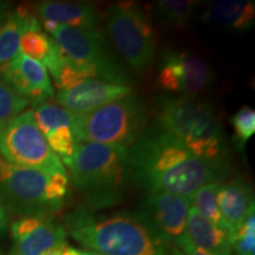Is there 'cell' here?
I'll return each mask as SVG.
<instances>
[{
    "label": "cell",
    "mask_w": 255,
    "mask_h": 255,
    "mask_svg": "<svg viewBox=\"0 0 255 255\" xmlns=\"http://www.w3.org/2000/svg\"><path fill=\"white\" fill-rule=\"evenodd\" d=\"M214 72L205 59L189 51H164L158 64L157 85L175 96L196 97L209 87Z\"/></svg>",
    "instance_id": "10"
},
{
    "label": "cell",
    "mask_w": 255,
    "mask_h": 255,
    "mask_svg": "<svg viewBox=\"0 0 255 255\" xmlns=\"http://www.w3.org/2000/svg\"><path fill=\"white\" fill-rule=\"evenodd\" d=\"M9 223V216L7 210L4 208V206L0 203V237L5 234V232L7 231Z\"/></svg>",
    "instance_id": "29"
},
{
    "label": "cell",
    "mask_w": 255,
    "mask_h": 255,
    "mask_svg": "<svg viewBox=\"0 0 255 255\" xmlns=\"http://www.w3.org/2000/svg\"><path fill=\"white\" fill-rule=\"evenodd\" d=\"M151 124L180 141L196 157L229 163L225 132L208 101L189 96H159Z\"/></svg>",
    "instance_id": "3"
},
{
    "label": "cell",
    "mask_w": 255,
    "mask_h": 255,
    "mask_svg": "<svg viewBox=\"0 0 255 255\" xmlns=\"http://www.w3.org/2000/svg\"><path fill=\"white\" fill-rule=\"evenodd\" d=\"M132 88L101 79H87L68 90L58 91L56 103L76 115L91 113L131 94Z\"/></svg>",
    "instance_id": "14"
},
{
    "label": "cell",
    "mask_w": 255,
    "mask_h": 255,
    "mask_svg": "<svg viewBox=\"0 0 255 255\" xmlns=\"http://www.w3.org/2000/svg\"><path fill=\"white\" fill-rule=\"evenodd\" d=\"M0 255H2V253H1V251H0Z\"/></svg>",
    "instance_id": "32"
},
{
    "label": "cell",
    "mask_w": 255,
    "mask_h": 255,
    "mask_svg": "<svg viewBox=\"0 0 255 255\" xmlns=\"http://www.w3.org/2000/svg\"><path fill=\"white\" fill-rule=\"evenodd\" d=\"M218 206L227 229L232 235L254 210L252 186L244 177L233 176L222 181L218 190Z\"/></svg>",
    "instance_id": "15"
},
{
    "label": "cell",
    "mask_w": 255,
    "mask_h": 255,
    "mask_svg": "<svg viewBox=\"0 0 255 255\" xmlns=\"http://www.w3.org/2000/svg\"><path fill=\"white\" fill-rule=\"evenodd\" d=\"M105 27L111 46L129 68L145 72L155 58V33L144 11L136 2L121 1L107 9Z\"/></svg>",
    "instance_id": "7"
},
{
    "label": "cell",
    "mask_w": 255,
    "mask_h": 255,
    "mask_svg": "<svg viewBox=\"0 0 255 255\" xmlns=\"http://www.w3.org/2000/svg\"><path fill=\"white\" fill-rule=\"evenodd\" d=\"M51 76H52L58 91L68 90V89L75 87V85L79 84L83 81H87V79H98L94 70L73 62L65 55H64L58 69Z\"/></svg>",
    "instance_id": "23"
},
{
    "label": "cell",
    "mask_w": 255,
    "mask_h": 255,
    "mask_svg": "<svg viewBox=\"0 0 255 255\" xmlns=\"http://www.w3.org/2000/svg\"><path fill=\"white\" fill-rule=\"evenodd\" d=\"M150 113L135 92L91 113L76 115L71 130L76 143L129 149L148 128Z\"/></svg>",
    "instance_id": "6"
},
{
    "label": "cell",
    "mask_w": 255,
    "mask_h": 255,
    "mask_svg": "<svg viewBox=\"0 0 255 255\" xmlns=\"http://www.w3.org/2000/svg\"><path fill=\"white\" fill-rule=\"evenodd\" d=\"M127 164L130 184L148 194H173L189 200L200 187L222 182L231 173L229 163L196 157L152 124L128 149Z\"/></svg>",
    "instance_id": "1"
},
{
    "label": "cell",
    "mask_w": 255,
    "mask_h": 255,
    "mask_svg": "<svg viewBox=\"0 0 255 255\" xmlns=\"http://www.w3.org/2000/svg\"><path fill=\"white\" fill-rule=\"evenodd\" d=\"M36 18L37 15L27 6H18L8 11L0 24V66L9 63L20 53L21 36Z\"/></svg>",
    "instance_id": "20"
},
{
    "label": "cell",
    "mask_w": 255,
    "mask_h": 255,
    "mask_svg": "<svg viewBox=\"0 0 255 255\" xmlns=\"http://www.w3.org/2000/svg\"><path fill=\"white\" fill-rule=\"evenodd\" d=\"M70 195L66 174H45L20 168L0 156V203L7 213L20 216H46L60 212Z\"/></svg>",
    "instance_id": "5"
},
{
    "label": "cell",
    "mask_w": 255,
    "mask_h": 255,
    "mask_svg": "<svg viewBox=\"0 0 255 255\" xmlns=\"http://www.w3.org/2000/svg\"><path fill=\"white\" fill-rule=\"evenodd\" d=\"M9 11V2H6V1H0V24L2 23V20H4L6 14L8 13Z\"/></svg>",
    "instance_id": "31"
},
{
    "label": "cell",
    "mask_w": 255,
    "mask_h": 255,
    "mask_svg": "<svg viewBox=\"0 0 255 255\" xmlns=\"http://www.w3.org/2000/svg\"><path fill=\"white\" fill-rule=\"evenodd\" d=\"M176 248L178 250V252H180L181 255H212L199 250V248H196L195 246H193V245L188 241L187 237L177 245Z\"/></svg>",
    "instance_id": "28"
},
{
    "label": "cell",
    "mask_w": 255,
    "mask_h": 255,
    "mask_svg": "<svg viewBox=\"0 0 255 255\" xmlns=\"http://www.w3.org/2000/svg\"><path fill=\"white\" fill-rule=\"evenodd\" d=\"M8 255H62L69 246L63 223L53 215L24 216L11 225Z\"/></svg>",
    "instance_id": "12"
},
{
    "label": "cell",
    "mask_w": 255,
    "mask_h": 255,
    "mask_svg": "<svg viewBox=\"0 0 255 255\" xmlns=\"http://www.w3.org/2000/svg\"><path fill=\"white\" fill-rule=\"evenodd\" d=\"M33 109L34 120L43 135L58 127H72L76 117V114L70 113L59 105L50 103V102L37 105Z\"/></svg>",
    "instance_id": "24"
},
{
    "label": "cell",
    "mask_w": 255,
    "mask_h": 255,
    "mask_svg": "<svg viewBox=\"0 0 255 255\" xmlns=\"http://www.w3.org/2000/svg\"><path fill=\"white\" fill-rule=\"evenodd\" d=\"M128 149L119 146L77 143L66 167L71 174L82 206L91 210L107 209L122 201L129 182Z\"/></svg>",
    "instance_id": "4"
},
{
    "label": "cell",
    "mask_w": 255,
    "mask_h": 255,
    "mask_svg": "<svg viewBox=\"0 0 255 255\" xmlns=\"http://www.w3.org/2000/svg\"><path fill=\"white\" fill-rule=\"evenodd\" d=\"M19 52L40 63L51 75L56 72L64 57L55 39L43 31L38 18L32 21L21 36Z\"/></svg>",
    "instance_id": "19"
},
{
    "label": "cell",
    "mask_w": 255,
    "mask_h": 255,
    "mask_svg": "<svg viewBox=\"0 0 255 255\" xmlns=\"http://www.w3.org/2000/svg\"><path fill=\"white\" fill-rule=\"evenodd\" d=\"M232 251L235 255H255V213L252 210L232 235Z\"/></svg>",
    "instance_id": "27"
},
{
    "label": "cell",
    "mask_w": 255,
    "mask_h": 255,
    "mask_svg": "<svg viewBox=\"0 0 255 255\" xmlns=\"http://www.w3.org/2000/svg\"><path fill=\"white\" fill-rule=\"evenodd\" d=\"M221 182H210L200 187L190 199V205L195 207V209L203 218L208 220L210 223L216 227L223 229L229 234L227 226L223 221L221 213L218 206V190ZM231 235V234H229Z\"/></svg>",
    "instance_id": "21"
},
{
    "label": "cell",
    "mask_w": 255,
    "mask_h": 255,
    "mask_svg": "<svg viewBox=\"0 0 255 255\" xmlns=\"http://www.w3.org/2000/svg\"><path fill=\"white\" fill-rule=\"evenodd\" d=\"M30 105V103L17 94L13 89L0 77V123L13 119Z\"/></svg>",
    "instance_id": "25"
},
{
    "label": "cell",
    "mask_w": 255,
    "mask_h": 255,
    "mask_svg": "<svg viewBox=\"0 0 255 255\" xmlns=\"http://www.w3.org/2000/svg\"><path fill=\"white\" fill-rule=\"evenodd\" d=\"M50 34L64 55L94 70L98 79L130 87L131 76L100 28L84 30L57 24Z\"/></svg>",
    "instance_id": "9"
},
{
    "label": "cell",
    "mask_w": 255,
    "mask_h": 255,
    "mask_svg": "<svg viewBox=\"0 0 255 255\" xmlns=\"http://www.w3.org/2000/svg\"><path fill=\"white\" fill-rule=\"evenodd\" d=\"M202 20L232 31H250L254 26L255 2L250 0H218L210 2Z\"/></svg>",
    "instance_id": "18"
},
{
    "label": "cell",
    "mask_w": 255,
    "mask_h": 255,
    "mask_svg": "<svg viewBox=\"0 0 255 255\" xmlns=\"http://www.w3.org/2000/svg\"><path fill=\"white\" fill-rule=\"evenodd\" d=\"M62 255H101L95 253V252H90V251H85V250H79V248L69 246L63 251Z\"/></svg>",
    "instance_id": "30"
},
{
    "label": "cell",
    "mask_w": 255,
    "mask_h": 255,
    "mask_svg": "<svg viewBox=\"0 0 255 255\" xmlns=\"http://www.w3.org/2000/svg\"><path fill=\"white\" fill-rule=\"evenodd\" d=\"M0 77L33 108L55 97L47 70L40 63L21 53L0 66Z\"/></svg>",
    "instance_id": "13"
},
{
    "label": "cell",
    "mask_w": 255,
    "mask_h": 255,
    "mask_svg": "<svg viewBox=\"0 0 255 255\" xmlns=\"http://www.w3.org/2000/svg\"><path fill=\"white\" fill-rule=\"evenodd\" d=\"M63 226L85 251L101 255H181L132 213L97 215L81 205L64 216Z\"/></svg>",
    "instance_id": "2"
},
{
    "label": "cell",
    "mask_w": 255,
    "mask_h": 255,
    "mask_svg": "<svg viewBox=\"0 0 255 255\" xmlns=\"http://www.w3.org/2000/svg\"><path fill=\"white\" fill-rule=\"evenodd\" d=\"M232 124L234 128V141L239 150L245 149L247 142L255 132V111L251 107H242L233 115Z\"/></svg>",
    "instance_id": "26"
},
{
    "label": "cell",
    "mask_w": 255,
    "mask_h": 255,
    "mask_svg": "<svg viewBox=\"0 0 255 255\" xmlns=\"http://www.w3.org/2000/svg\"><path fill=\"white\" fill-rule=\"evenodd\" d=\"M37 18L50 20L64 26L96 30L101 21V14L96 6L88 2L39 1L33 6Z\"/></svg>",
    "instance_id": "16"
},
{
    "label": "cell",
    "mask_w": 255,
    "mask_h": 255,
    "mask_svg": "<svg viewBox=\"0 0 255 255\" xmlns=\"http://www.w3.org/2000/svg\"><path fill=\"white\" fill-rule=\"evenodd\" d=\"M186 237L193 246L212 255H233L231 235L203 218L190 205L186 222Z\"/></svg>",
    "instance_id": "17"
},
{
    "label": "cell",
    "mask_w": 255,
    "mask_h": 255,
    "mask_svg": "<svg viewBox=\"0 0 255 255\" xmlns=\"http://www.w3.org/2000/svg\"><path fill=\"white\" fill-rule=\"evenodd\" d=\"M190 200L173 194H149L132 215L158 238L176 247L186 238Z\"/></svg>",
    "instance_id": "11"
},
{
    "label": "cell",
    "mask_w": 255,
    "mask_h": 255,
    "mask_svg": "<svg viewBox=\"0 0 255 255\" xmlns=\"http://www.w3.org/2000/svg\"><path fill=\"white\" fill-rule=\"evenodd\" d=\"M200 5L201 1L194 0H157L154 4V12L162 20L183 27Z\"/></svg>",
    "instance_id": "22"
},
{
    "label": "cell",
    "mask_w": 255,
    "mask_h": 255,
    "mask_svg": "<svg viewBox=\"0 0 255 255\" xmlns=\"http://www.w3.org/2000/svg\"><path fill=\"white\" fill-rule=\"evenodd\" d=\"M0 156L15 167L49 175L68 173L38 128L33 110L0 123Z\"/></svg>",
    "instance_id": "8"
}]
</instances>
